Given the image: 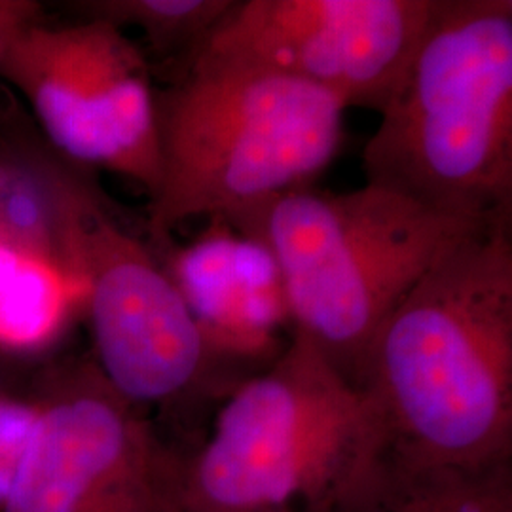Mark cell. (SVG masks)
<instances>
[{
  "instance_id": "obj_11",
  "label": "cell",
  "mask_w": 512,
  "mask_h": 512,
  "mask_svg": "<svg viewBox=\"0 0 512 512\" xmlns=\"http://www.w3.org/2000/svg\"><path fill=\"white\" fill-rule=\"evenodd\" d=\"M84 311V287L54 260L0 247V353L44 348Z\"/></svg>"
},
{
  "instance_id": "obj_7",
  "label": "cell",
  "mask_w": 512,
  "mask_h": 512,
  "mask_svg": "<svg viewBox=\"0 0 512 512\" xmlns=\"http://www.w3.org/2000/svg\"><path fill=\"white\" fill-rule=\"evenodd\" d=\"M0 512H169L175 454L90 359L46 370Z\"/></svg>"
},
{
  "instance_id": "obj_12",
  "label": "cell",
  "mask_w": 512,
  "mask_h": 512,
  "mask_svg": "<svg viewBox=\"0 0 512 512\" xmlns=\"http://www.w3.org/2000/svg\"><path fill=\"white\" fill-rule=\"evenodd\" d=\"M232 6L234 0H86L74 10L120 31L139 29L158 54H190Z\"/></svg>"
},
{
  "instance_id": "obj_3",
  "label": "cell",
  "mask_w": 512,
  "mask_h": 512,
  "mask_svg": "<svg viewBox=\"0 0 512 512\" xmlns=\"http://www.w3.org/2000/svg\"><path fill=\"white\" fill-rule=\"evenodd\" d=\"M160 177L148 234L167 247L198 217L241 230L277 196L310 186L344 141L346 109L285 74L190 52L183 78L158 95Z\"/></svg>"
},
{
  "instance_id": "obj_13",
  "label": "cell",
  "mask_w": 512,
  "mask_h": 512,
  "mask_svg": "<svg viewBox=\"0 0 512 512\" xmlns=\"http://www.w3.org/2000/svg\"><path fill=\"white\" fill-rule=\"evenodd\" d=\"M40 19V6L31 0H0V67L16 38Z\"/></svg>"
},
{
  "instance_id": "obj_9",
  "label": "cell",
  "mask_w": 512,
  "mask_h": 512,
  "mask_svg": "<svg viewBox=\"0 0 512 512\" xmlns=\"http://www.w3.org/2000/svg\"><path fill=\"white\" fill-rule=\"evenodd\" d=\"M433 8L435 0L234 2L192 52L291 76L346 110L380 112Z\"/></svg>"
},
{
  "instance_id": "obj_10",
  "label": "cell",
  "mask_w": 512,
  "mask_h": 512,
  "mask_svg": "<svg viewBox=\"0 0 512 512\" xmlns=\"http://www.w3.org/2000/svg\"><path fill=\"white\" fill-rule=\"evenodd\" d=\"M327 512H512V465L440 469L382 450Z\"/></svg>"
},
{
  "instance_id": "obj_4",
  "label": "cell",
  "mask_w": 512,
  "mask_h": 512,
  "mask_svg": "<svg viewBox=\"0 0 512 512\" xmlns=\"http://www.w3.org/2000/svg\"><path fill=\"white\" fill-rule=\"evenodd\" d=\"M365 395L298 334L175 454L169 512H327L382 454Z\"/></svg>"
},
{
  "instance_id": "obj_2",
  "label": "cell",
  "mask_w": 512,
  "mask_h": 512,
  "mask_svg": "<svg viewBox=\"0 0 512 512\" xmlns=\"http://www.w3.org/2000/svg\"><path fill=\"white\" fill-rule=\"evenodd\" d=\"M363 167L366 184L446 219L511 222V0H435Z\"/></svg>"
},
{
  "instance_id": "obj_14",
  "label": "cell",
  "mask_w": 512,
  "mask_h": 512,
  "mask_svg": "<svg viewBox=\"0 0 512 512\" xmlns=\"http://www.w3.org/2000/svg\"><path fill=\"white\" fill-rule=\"evenodd\" d=\"M4 397V372H2V363H0V399Z\"/></svg>"
},
{
  "instance_id": "obj_5",
  "label": "cell",
  "mask_w": 512,
  "mask_h": 512,
  "mask_svg": "<svg viewBox=\"0 0 512 512\" xmlns=\"http://www.w3.org/2000/svg\"><path fill=\"white\" fill-rule=\"evenodd\" d=\"M473 226L365 183L348 192H285L239 234L272 260L293 334L361 389L387 317Z\"/></svg>"
},
{
  "instance_id": "obj_8",
  "label": "cell",
  "mask_w": 512,
  "mask_h": 512,
  "mask_svg": "<svg viewBox=\"0 0 512 512\" xmlns=\"http://www.w3.org/2000/svg\"><path fill=\"white\" fill-rule=\"evenodd\" d=\"M0 76L29 103L55 152L154 194L160 177L158 95L147 57L105 21L31 23L4 57Z\"/></svg>"
},
{
  "instance_id": "obj_1",
  "label": "cell",
  "mask_w": 512,
  "mask_h": 512,
  "mask_svg": "<svg viewBox=\"0 0 512 512\" xmlns=\"http://www.w3.org/2000/svg\"><path fill=\"white\" fill-rule=\"evenodd\" d=\"M359 391L393 458L512 465L511 222L473 226L444 249L382 325Z\"/></svg>"
},
{
  "instance_id": "obj_6",
  "label": "cell",
  "mask_w": 512,
  "mask_h": 512,
  "mask_svg": "<svg viewBox=\"0 0 512 512\" xmlns=\"http://www.w3.org/2000/svg\"><path fill=\"white\" fill-rule=\"evenodd\" d=\"M71 268L84 287L95 365L133 406L171 408L219 389L228 357L143 241L110 219L92 184H76Z\"/></svg>"
}]
</instances>
